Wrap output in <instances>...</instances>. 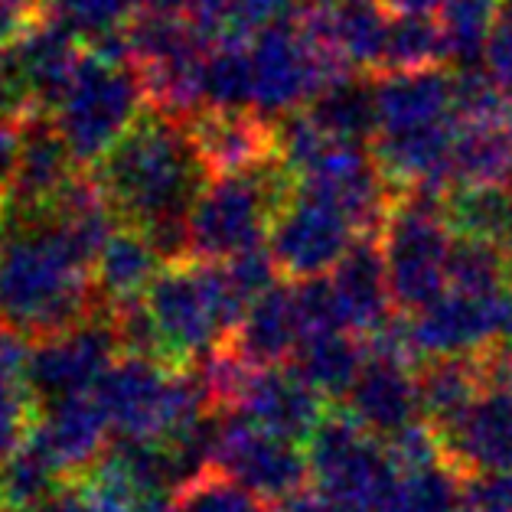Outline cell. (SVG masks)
<instances>
[{
	"mask_svg": "<svg viewBox=\"0 0 512 512\" xmlns=\"http://www.w3.org/2000/svg\"><path fill=\"white\" fill-rule=\"evenodd\" d=\"M0 53H4V49H0Z\"/></svg>",
	"mask_w": 512,
	"mask_h": 512,
	"instance_id": "f907efd6",
	"label": "cell"
},
{
	"mask_svg": "<svg viewBox=\"0 0 512 512\" xmlns=\"http://www.w3.org/2000/svg\"><path fill=\"white\" fill-rule=\"evenodd\" d=\"M271 512H333V509L327 506V499H323L314 486H304V490L271 503Z\"/></svg>",
	"mask_w": 512,
	"mask_h": 512,
	"instance_id": "b9f144b4",
	"label": "cell"
},
{
	"mask_svg": "<svg viewBox=\"0 0 512 512\" xmlns=\"http://www.w3.org/2000/svg\"><path fill=\"white\" fill-rule=\"evenodd\" d=\"M40 421V398L27 379L0 376V464L30 444Z\"/></svg>",
	"mask_w": 512,
	"mask_h": 512,
	"instance_id": "d590c367",
	"label": "cell"
},
{
	"mask_svg": "<svg viewBox=\"0 0 512 512\" xmlns=\"http://www.w3.org/2000/svg\"><path fill=\"white\" fill-rule=\"evenodd\" d=\"M17 154H20V124L0 118V222H4L10 186H14Z\"/></svg>",
	"mask_w": 512,
	"mask_h": 512,
	"instance_id": "ab89813d",
	"label": "cell"
},
{
	"mask_svg": "<svg viewBox=\"0 0 512 512\" xmlns=\"http://www.w3.org/2000/svg\"><path fill=\"white\" fill-rule=\"evenodd\" d=\"M151 314L160 362L177 369L199 366L209 353L232 340L245 304L232 291L219 261L177 258L167 261L144 297Z\"/></svg>",
	"mask_w": 512,
	"mask_h": 512,
	"instance_id": "3957f363",
	"label": "cell"
},
{
	"mask_svg": "<svg viewBox=\"0 0 512 512\" xmlns=\"http://www.w3.org/2000/svg\"><path fill=\"white\" fill-rule=\"evenodd\" d=\"M30 512H92V509H89V503H85V496L79 493V486L76 483H66L59 493L49 496L46 503L33 506Z\"/></svg>",
	"mask_w": 512,
	"mask_h": 512,
	"instance_id": "7bdbcfd3",
	"label": "cell"
},
{
	"mask_svg": "<svg viewBox=\"0 0 512 512\" xmlns=\"http://www.w3.org/2000/svg\"><path fill=\"white\" fill-rule=\"evenodd\" d=\"M206 108H252V56L248 43L212 46L203 69Z\"/></svg>",
	"mask_w": 512,
	"mask_h": 512,
	"instance_id": "836d02e7",
	"label": "cell"
},
{
	"mask_svg": "<svg viewBox=\"0 0 512 512\" xmlns=\"http://www.w3.org/2000/svg\"><path fill=\"white\" fill-rule=\"evenodd\" d=\"M359 232L336 206L327 199H317L304 190H297L278 209L271 222L268 248L278 261L281 278L287 281H307V278H327V274L346 258L349 248L356 245Z\"/></svg>",
	"mask_w": 512,
	"mask_h": 512,
	"instance_id": "9c48e42d",
	"label": "cell"
},
{
	"mask_svg": "<svg viewBox=\"0 0 512 512\" xmlns=\"http://www.w3.org/2000/svg\"><path fill=\"white\" fill-rule=\"evenodd\" d=\"M49 20V0H0V46L17 43Z\"/></svg>",
	"mask_w": 512,
	"mask_h": 512,
	"instance_id": "8d00e7d4",
	"label": "cell"
},
{
	"mask_svg": "<svg viewBox=\"0 0 512 512\" xmlns=\"http://www.w3.org/2000/svg\"><path fill=\"white\" fill-rule=\"evenodd\" d=\"M147 108H151L147 89L131 59H111L95 49H82L49 118L76 164L85 170L102 164Z\"/></svg>",
	"mask_w": 512,
	"mask_h": 512,
	"instance_id": "277c9868",
	"label": "cell"
},
{
	"mask_svg": "<svg viewBox=\"0 0 512 512\" xmlns=\"http://www.w3.org/2000/svg\"><path fill=\"white\" fill-rule=\"evenodd\" d=\"M444 62H451V56H447L441 23L434 17H418V14H392L376 76L437 69Z\"/></svg>",
	"mask_w": 512,
	"mask_h": 512,
	"instance_id": "83f0119b",
	"label": "cell"
},
{
	"mask_svg": "<svg viewBox=\"0 0 512 512\" xmlns=\"http://www.w3.org/2000/svg\"><path fill=\"white\" fill-rule=\"evenodd\" d=\"M33 346L36 340L30 333L10 327V323H0V376L27 379L30 362H33Z\"/></svg>",
	"mask_w": 512,
	"mask_h": 512,
	"instance_id": "74e56055",
	"label": "cell"
},
{
	"mask_svg": "<svg viewBox=\"0 0 512 512\" xmlns=\"http://www.w3.org/2000/svg\"><path fill=\"white\" fill-rule=\"evenodd\" d=\"M447 219L464 239H480L503 248L512 226V190L506 183L460 186L447 196Z\"/></svg>",
	"mask_w": 512,
	"mask_h": 512,
	"instance_id": "f1b7e54d",
	"label": "cell"
},
{
	"mask_svg": "<svg viewBox=\"0 0 512 512\" xmlns=\"http://www.w3.org/2000/svg\"><path fill=\"white\" fill-rule=\"evenodd\" d=\"M437 441L464 477L512 473V389H483L457 428Z\"/></svg>",
	"mask_w": 512,
	"mask_h": 512,
	"instance_id": "ac0fdd59",
	"label": "cell"
},
{
	"mask_svg": "<svg viewBox=\"0 0 512 512\" xmlns=\"http://www.w3.org/2000/svg\"><path fill=\"white\" fill-rule=\"evenodd\" d=\"M0 512H7V506H4V493H0Z\"/></svg>",
	"mask_w": 512,
	"mask_h": 512,
	"instance_id": "bcb514c9",
	"label": "cell"
},
{
	"mask_svg": "<svg viewBox=\"0 0 512 512\" xmlns=\"http://www.w3.org/2000/svg\"><path fill=\"white\" fill-rule=\"evenodd\" d=\"M190 134L212 177L255 170L281 157L278 121L255 108H203L190 118Z\"/></svg>",
	"mask_w": 512,
	"mask_h": 512,
	"instance_id": "5bb4252c",
	"label": "cell"
},
{
	"mask_svg": "<svg viewBox=\"0 0 512 512\" xmlns=\"http://www.w3.org/2000/svg\"><path fill=\"white\" fill-rule=\"evenodd\" d=\"M503 287H512V261L503 248L457 235L451 265H447V291L486 297Z\"/></svg>",
	"mask_w": 512,
	"mask_h": 512,
	"instance_id": "d6a6232c",
	"label": "cell"
},
{
	"mask_svg": "<svg viewBox=\"0 0 512 512\" xmlns=\"http://www.w3.org/2000/svg\"><path fill=\"white\" fill-rule=\"evenodd\" d=\"M297 0H193L190 20L212 46L248 43L271 23L291 17Z\"/></svg>",
	"mask_w": 512,
	"mask_h": 512,
	"instance_id": "4316f807",
	"label": "cell"
},
{
	"mask_svg": "<svg viewBox=\"0 0 512 512\" xmlns=\"http://www.w3.org/2000/svg\"><path fill=\"white\" fill-rule=\"evenodd\" d=\"M82 167L62 141L49 115H30L20 121V154L10 186L4 219H33L53 206V199L76 180Z\"/></svg>",
	"mask_w": 512,
	"mask_h": 512,
	"instance_id": "7c38bea8",
	"label": "cell"
},
{
	"mask_svg": "<svg viewBox=\"0 0 512 512\" xmlns=\"http://www.w3.org/2000/svg\"><path fill=\"white\" fill-rule=\"evenodd\" d=\"M486 389H512V343H496L477 356Z\"/></svg>",
	"mask_w": 512,
	"mask_h": 512,
	"instance_id": "60d3db41",
	"label": "cell"
},
{
	"mask_svg": "<svg viewBox=\"0 0 512 512\" xmlns=\"http://www.w3.org/2000/svg\"><path fill=\"white\" fill-rule=\"evenodd\" d=\"M69 480L53 464L40 441L30 437V444L17 451L7 464H0V493H4L7 512H30L33 506L46 503L49 496L59 493Z\"/></svg>",
	"mask_w": 512,
	"mask_h": 512,
	"instance_id": "4dcf8cb0",
	"label": "cell"
},
{
	"mask_svg": "<svg viewBox=\"0 0 512 512\" xmlns=\"http://www.w3.org/2000/svg\"><path fill=\"white\" fill-rule=\"evenodd\" d=\"M137 14L141 0H53L49 7V17L76 33L85 49L111 59H131L128 30Z\"/></svg>",
	"mask_w": 512,
	"mask_h": 512,
	"instance_id": "d4e9b609",
	"label": "cell"
},
{
	"mask_svg": "<svg viewBox=\"0 0 512 512\" xmlns=\"http://www.w3.org/2000/svg\"><path fill=\"white\" fill-rule=\"evenodd\" d=\"M0 229V323L46 340L102 310L95 258L53 219H4Z\"/></svg>",
	"mask_w": 512,
	"mask_h": 512,
	"instance_id": "7a4b0ae2",
	"label": "cell"
},
{
	"mask_svg": "<svg viewBox=\"0 0 512 512\" xmlns=\"http://www.w3.org/2000/svg\"><path fill=\"white\" fill-rule=\"evenodd\" d=\"M252 56V108L265 118H284L304 111L314 98L346 72L333 53H327L301 23L284 17L248 40Z\"/></svg>",
	"mask_w": 512,
	"mask_h": 512,
	"instance_id": "ba28073f",
	"label": "cell"
},
{
	"mask_svg": "<svg viewBox=\"0 0 512 512\" xmlns=\"http://www.w3.org/2000/svg\"><path fill=\"white\" fill-rule=\"evenodd\" d=\"M212 467L229 473L232 480H239L271 503L304 490L310 483V457L304 447L258 428L239 411L219 418L216 464Z\"/></svg>",
	"mask_w": 512,
	"mask_h": 512,
	"instance_id": "8fae6325",
	"label": "cell"
},
{
	"mask_svg": "<svg viewBox=\"0 0 512 512\" xmlns=\"http://www.w3.org/2000/svg\"><path fill=\"white\" fill-rule=\"evenodd\" d=\"M95 177L124 226L151 235L167 261L186 258V222L212 180L190 121L147 108L95 167Z\"/></svg>",
	"mask_w": 512,
	"mask_h": 512,
	"instance_id": "6da1fadb",
	"label": "cell"
},
{
	"mask_svg": "<svg viewBox=\"0 0 512 512\" xmlns=\"http://www.w3.org/2000/svg\"><path fill=\"white\" fill-rule=\"evenodd\" d=\"M0 239H4V229H0Z\"/></svg>",
	"mask_w": 512,
	"mask_h": 512,
	"instance_id": "681fc988",
	"label": "cell"
},
{
	"mask_svg": "<svg viewBox=\"0 0 512 512\" xmlns=\"http://www.w3.org/2000/svg\"><path fill=\"white\" fill-rule=\"evenodd\" d=\"M310 483L333 512H395L398 467L385 441L346 408L330 411L307 441Z\"/></svg>",
	"mask_w": 512,
	"mask_h": 512,
	"instance_id": "52a82bcc",
	"label": "cell"
},
{
	"mask_svg": "<svg viewBox=\"0 0 512 512\" xmlns=\"http://www.w3.org/2000/svg\"><path fill=\"white\" fill-rule=\"evenodd\" d=\"M164 265L167 258L160 255L151 235L121 222L95 258L98 304H102V310H115L124 304L144 301Z\"/></svg>",
	"mask_w": 512,
	"mask_h": 512,
	"instance_id": "ffe728a7",
	"label": "cell"
},
{
	"mask_svg": "<svg viewBox=\"0 0 512 512\" xmlns=\"http://www.w3.org/2000/svg\"><path fill=\"white\" fill-rule=\"evenodd\" d=\"M343 408L379 441H392V437L418 428L424 424L418 366L369 353L359 379L343 398Z\"/></svg>",
	"mask_w": 512,
	"mask_h": 512,
	"instance_id": "4fadbf2b",
	"label": "cell"
},
{
	"mask_svg": "<svg viewBox=\"0 0 512 512\" xmlns=\"http://www.w3.org/2000/svg\"><path fill=\"white\" fill-rule=\"evenodd\" d=\"M376 108H379L376 137L418 134V131L441 128V124H451L457 118L454 72L437 66V69L376 76Z\"/></svg>",
	"mask_w": 512,
	"mask_h": 512,
	"instance_id": "e0dca14e",
	"label": "cell"
},
{
	"mask_svg": "<svg viewBox=\"0 0 512 512\" xmlns=\"http://www.w3.org/2000/svg\"><path fill=\"white\" fill-rule=\"evenodd\" d=\"M330 281L349 333L372 336L395 317V301L379 235H359L346 258L330 271Z\"/></svg>",
	"mask_w": 512,
	"mask_h": 512,
	"instance_id": "d6986e66",
	"label": "cell"
},
{
	"mask_svg": "<svg viewBox=\"0 0 512 512\" xmlns=\"http://www.w3.org/2000/svg\"><path fill=\"white\" fill-rule=\"evenodd\" d=\"M418 389L424 424L437 437H444L473 408L486 382L477 356H444L424 359V366H418Z\"/></svg>",
	"mask_w": 512,
	"mask_h": 512,
	"instance_id": "7402d4cb",
	"label": "cell"
},
{
	"mask_svg": "<svg viewBox=\"0 0 512 512\" xmlns=\"http://www.w3.org/2000/svg\"><path fill=\"white\" fill-rule=\"evenodd\" d=\"M506 115H509V121H512V85H506Z\"/></svg>",
	"mask_w": 512,
	"mask_h": 512,
	"instance_id": "f6af8a7d",
	"label": "cell"
},
{
	"mask_svg": "<svg viewBox=\"0 0 512 512\" xmlns=\"http://www.w3.org/2000/svg\"><path fill=\"white\" fill-rule=\"evenodd\" d=\"M304 111L320 131L349 144L372 147L379 134L376 76H369V72H346V76L330 82Z\"/></svg>",
	"mask_w": 512,
	"mask_h": 512,
	"instance_id": "603a6c76",
	"label": "cell"
},
{
	"mask_svg": "<svg viewBox=\"0 0 512 512\" xmlns=\"http://www.w3.org/2000/svg\"><path fill=\"white\" fill-rule=\"evenodd\" d=\"M366 340L349 330L310 333L297 343L291 366L314 385L323 398H346L366 366Z\"/></svg>",
	"mask_w": 512,
	"mask_h": 512,
	"instance_id": "cb8c5ba5",
	"label": "cell"
},
{
	"mask_svg": "<svg viewBox=\"0 0 512 512\" xmlns=\"http://www.w3.org/2000/svg\"><path fill=\"white\" fill-rule=\"evenodd\" d=\"M512 173V121H460L451 180L460 186L506 183Z\"/></svg>",
	"mask_w": 512,
	"mask_h": 512,
	"instance_id": "484cf974",
	"label": "cell"
},
{
	"mask_svg": "<svg viewBox=\"0 0 512 512\" xmlns=\"http://www.w3.org/2000/svg\"><path fill=\"white\" fill-rule=\"evenodd\" d=\"M460 503L464 473L447 460V454L431 464L398 470L395 512H460Z\"/></svg>",
	"mask_w": 512,
	"mask_h": 512,
	"instance_id": "1f68e13d",
	"label": "cell"
},
{
	"mask_svg": "<svg viewBox=\"0 0 512 512\" xmlns=\"http://www.w3.org/2000/svg\"><path fill=\"white\" fill-rule=\"evenodd\" d=\"M235 411L248 421H255L258 428L287 437L294 444H307L323 424V418L330 415L327 405H323V395L291 362L258 369Z\"/></svg>",
	"mask_w": 512,
	"mask_h": 512,
	"instance_id": "2e32d148",
	"label": "cell"
},
{
	"mask_svg": "<svg viewBox=\"0 0 512 512\" xmlns=\"http://www.w3.org/2000/svg\"><path fill=\"white\" fill-rule=\"evenodd\" d=\"M301 340H304V327H301V317H297L294 284L281 281L245 310L229 343L239 349L248 362H255L258 369H268V366L291 362Z\"/></svg>",
	"mask_w": 512,
	"mask_h": 512,
	"instance_id": "44dd1931",
	"label": "cell"
},
{
	"mask_svg": "<svg viewBox=\"0 0 512 512\" xmlns=\"http://www.w3.org/2000/svg\"><path fill=\"white\" fill-rule=\"evenodd\" d=\"M457 232L447 219V196L428 190H398L379 232L392 301L402 314L434 304L447 294Z\"/></svg>",
	"mask_w": 512,
	"mask_h": 512,
	"instance_id": "8992f818",
	"label": "cell"
},
{
	"mask_svg": "<svg viewBox=\"0 0 512 512\" xmlns=\"http://www.w3.org/2000/svg\"><path fill=\"white\" fill-rule=\"evenodd\" d=\"M121 353L124 349L115 320L108 310H98L79 327L36 340L27 382L40 405L69 395H89L98 389V382L105 379V372L115 366Z\"/></svg>",
	"mask_w": 512,
	"mask_h": 512,
	"instance_id": "30bf717a",
	"label": "cell"
},
{
	"mask_svg": "<svg viewBox=\"0 0 512 512\" xmlns=\"http://www.w3.org/2000/svg\"><path fill=\"white\" fill-rule=\"evenodd\" d=\"M506 186H509V190H512V173H509V180H506Z\"/></svg>",
	"mask_w": 512,
	"mask_h": 512,
	"instance_id": "c3c4849f",
	"label": "cell"
},
{
	"mask_svg": "<svg viewBox=\"0 0 512 512\" xmlns=\"http://www.w3.org/2000/svg\"><path fill=\"white\" fill-rule=\"evenodd\" d=\"M33 437L53 457L62 477L76 483L111 447V421L95 392L69 395L40 405V421H36Z\"/></svg>",
	"mask_w": 512,
	"mask_h": 512,
	"instance_id": "9a60e30c",
	"label": "cell"
},
{
	"mask_svg": "<svg viewBox=\"0 0 512 512\" xmlns=\"http://www.w3.org/2000/svg\"><path fill=\"white\" fill-rule=\"evenodd\" d=\"M486 72L503 85H512V17L503 10V20H499V27L493 30L490 36V46H486Z\"/></svg>",
	"mask_w": 512,
	"mask_h": 512,
	"instance_id": "f35d334b",
	"label": "cell"
},
{
	"mask_svg": "<svg viewBox=\"0 0 512 512\" xmlns=\"http://www.w3.org/2000/svg\"><path fill=\"white\" fill-rule=\"evenodd\" d=\"M173 512H271V506L268 499L232 480L229 473L209 467L180 486Z\"/></svg>",
	"mask_w": 512,
	"mask_h": 512,
	"instance_id": "e575fe53",
	"label": "cell"
},
{
	"mask_svg": "<svg viewBox=\"0 0 512 512\" xmlns=\"http://www.w3.org/2000/svg\"><path fill=\"white\" fill-rule=\"evenodd\" d=\"M506 0H444L441 23L447 56L457 62L460 69L477 66V59L486 56L490 36L503 20Z\"/></svg>",
	"mask_w": 512,
	"mask_h": 512,
	"instance_id": "f546056e",
	"label": "cell"
},
{
	"mask_svg": "<svg viewBox=\"0 0 512 512\" xmlns=\"http://www.w3.org/2000/svg\"><path fill=\"white\" fill-rule=\"evenodd\" d=\"M392 14H418V17H431L434 10L444 7V0H382Z\"/></svg>",
	"mask_w": 512,
	"mask_h": 512,
	"instance_id": "ee69618b",
	"label": "cell"
},
{
	"mask_svg": "<svg viewBox=\"0 0 512 512\" xmlns=\"http://www.w3.org/2000/svg\"><path fill=\"white\" fill-rule=\"evenodd\" d=\"M506 14L512 17V0H506Z\"/></svg>",
	"mask_w": 512,
	"mask_h": 512,
	"instance_id": "7dc6e473",
	"label": "cell"
},
{
	"mask_svg": "<svg viewBox=\"0 0 512 512\" xmlns=\"http://www.w3.org/2000/svg\"><path fill=\"white\" fill-rule=\"evenodd\" d=\"M294 186L281 157L255 170L212 177L186 222V258L232 261L265 248L271 222Z\"/></svg>",
	"mask_w": 512,
	"mask_h": 512,
	"instance_id": "5b68a950",
	"label": "cell"
}]
</instances>
